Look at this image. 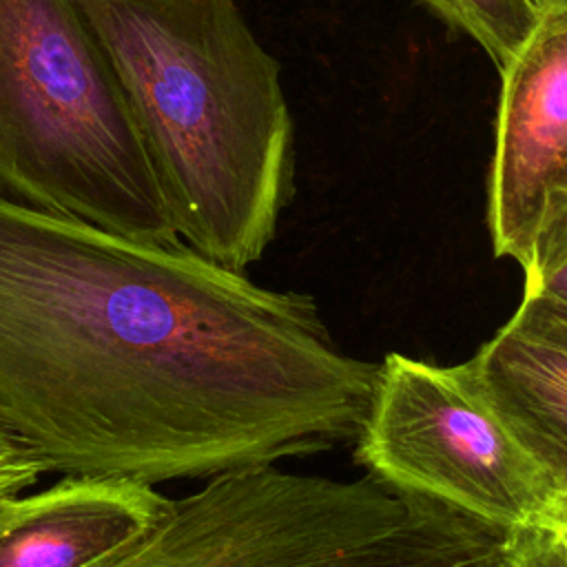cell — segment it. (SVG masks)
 Segmentation results:
<instances>
[{
	"label": "cell",
	"instance_id": "obj_12",
	"mask_svg": "<svg viewBox=\"0 0 567 567\" xmlns=\"http://www.w3.org/2000/svg\"><path fill=\"white\" fill-rule=\"evenodd\" d=\"M42 474L40 461L0 427V496L33 487Z\"/></svg>",
	"mask_w": 567,
	"mask_h": 567
},
{
	"label": "cell",
	"instance_id": "obj_2",
	"mask_svg": "<svg viewBox=\"0 0 567 567\" xmlns=\"http://www.w3.org/2000/svg\"><path fill=\"white\" fill-rule=\"evenodd\" d=\"M97 35L177 237L244 272L275 235L292 171L279 64L237 0H75Z\"/></svg>",
	"mask_w": 567,
	"mask_h": 567
},
{
	"label": "cell",
	"instance_id": "obj_3",
	"mask_svg": "<svg viewBox=\"0 0 567 567\" xmlns=\"http://www.w3.org/2000/svg\"><path fill=\"white\" fill-rule=\"evenodd\" d=\"M0 195L131 239L182 241L75 0H0Z\"/></svg>",
	"mask_w": 567,
	"mask_h": 567
},
{
	"label": "cell",
	"instance_id": "obj_8",
	"mask_svg": "<svg viewBox=\"0 0 567 567\" xmlns=\"http://www.w3.org/2000/svg\"><path fill=\"white\" fill-rule=\"evenodd\" d=\"M155 485L62 476L29 494L0 496V567H95L168 507Z\"/></svg>",
	"mask_w": 567,
	"mask_h": 567
},
{
	"label": "cell",
	"instance_id": "obj_9",
	"mask_svg": "<svg viewBox=\"0 0 567 567\" xmlns=\"http://www.w3.org/2000/svg\"><path fill=\"white\" fill-rule=\"evenodd\" d=\"M443 22L470 35L503 69L534 29L543 0H421Z\"/></svg>",
	"mask_w": 567,
	"mask_h": 567
},
{
	"label": "cell",
	"instance_id": "obj_5",
	"mask_svg": "<svg viewBox=\"0 0 567 567\" xmlns=\"http://www.w3.org/2000/svg\"><path fill=\"white\" fill-rule=\"evenodd\" d=\"M354 456L385 483L503 532L543 523L554 501L467 361L436 365L390 352L379 363Z\"/></svg>",
	"mask_w": 567,
	"mask_h": 567
},
{
	"label": "cell",
	"instance_id": "obj_1",
	"mask_svg": "<svg viewBox=\"0 0 567 567\" xmlns=\"http://www.w3.org/2000/svg\"><path fill=\"white\" fill-rule=\"evenodd\" d=\"M377 377L308 295L0 195V427L44 472L159 485L328 452Z\"/></svg>",
	"mask_w": 567,
	"mask_h": 567
},
{
	"label": "cell",
	"instance_id": "obj_4",
	"mask_svg": "<svg viewBox=\"0 0 567 567\" xmlns=\"http://www.w3.org/2000/svg\"><path fill=\"white\" fill-rule=\"evenodd\" d=\"M95 567H472L456 516L365 472L206 478Z\"/></svg>",
	"mask_w": 567,
	"mask_h": 567
},
{
	"label": "cell",
	"instance_id": "obj_10",
	"mask_svg": "<svg viewBox=\"0 0 567 567\" xmlns=\"http://www.w3.org/2000/svg\"><path fill=\"white\" fill-rule=\"evenodd\" d=\"M523 275V292H538L567 306V217L536 241Z\"/></svg>",
	"mask_w": 567,
	"mask_h": 567
},
{
	"label": "cell",
	"instance_id": "obj_7",
	"mask_svg": "<svg viewBox=\"0 0 567 567\" xmlns=\"http://www.w3.org/2000/svg\"><path fill=\"white\" fill-rule=\"evenodd\" d=\"M467 368L554 496L567 494V306L523 292L514 315Z\"/></svg>",
	"mask_w": 567,
	"mask_h": 567
},
{
	"label": "cell",
	"instance_id": "obj_11",
	"mask_svg": "<svg viewBox=\"0 0 567 567\" xmlns=\"http://www.w3.org/2000/svg\"><path fill=\"white\" fill-rule=\"evenodd\" d=\"M507 567H567V549L549 527L523 525L507 532Z\"/></svg>",
	"mask_w": 567,
	"mask_h": 567
},
{
	"label": "cell",
	"instance_id": "obj_6",
	"mask_svg": "<svg viewBox=\"0 0 567 567\" xmlns=\"http://www.w3.org/2000/svg\"><path fill=\"white\" fill-rule=\"evenodd\" d=\"M498 71L487 226L494 252L525 268L536 241L567 217V0H543Z\"/></svg>",
	"mask_w": 567,
	"mask_h": 567
},
{
	"label": "cell",
	"instance_id": "obj_13",
	"mask_svg": "<svg viewBox=\"0 0 567 567\" xmlns=\"http://www.w3.org/2000/svg\"><path fill=\"white\" fill-rule=\"evenodd\" d=\"M540 525L549 527L556 534V538L563 543V547L567 549V494L554 496Z\"/></svg>",
	"mask_w": 567,
	"mask_h": 567
}]
</instances>
